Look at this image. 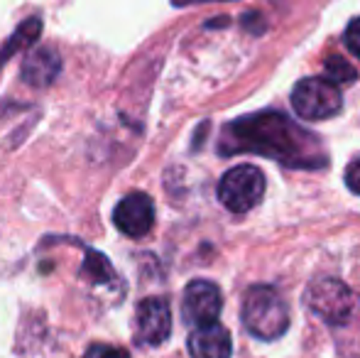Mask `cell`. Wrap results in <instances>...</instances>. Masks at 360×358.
Instances as JSON below:
<instances>
[{
  "instance_id": "5",
  "label": "cell",
  "mask_w": 360,
  "mask_h": 358,
  "mask_svg": "<svg viewBox=\"0 0 360 358\" xmlns=\"http://www.w3.org/2000/svg\"><path fill=\"white\" fill-rule=\"evenodd\" d=\"M292 106L304 120H326L341 113V91L328 79H302L292 91Z\"/></svg>"
},
{
  "instance_id": "15",
  "label": "cell",
  "mask_w": 360,
  "mask_h": 358,
  "mask_svg": "<svg viewBox=\"0 0 360 358\" xmlns=\"http://www.w3.org/2000/svg\"><path fill=\"white\" fill-rule=\"evenodd\" d=\"M343 42H346L348 52L360 59V18H356L346 27V32H343Z\"/></svg>"
},
{
  "instance_id": "7",
  "label": "cell",
  "mask_w": 360,
  "mask_h": 358,
  "mask_svg": "<svg viewBox=\"0 0 360 358\" xmlns=\"http://www.w3.org/2000/svg\"><path fill=\"white\" fill-rule=\"evenodd\" d=\"M223 309L221 290L209 280H194L186 285L184 300H181V314L191 326L216 324Z\"/></svg>"
},
{
  "instance_id": "13",
  "label": "cell",
  "mask_w": 360,
  "mask_h": 358,
  "mask_svg": "<svg viewBox=\"0 0 360 358\" xmlns=\"http://www.w3.org/2000/svg\"><path fill=\"white\" fill-rule=\"evenodd\" d=\"M358 72L348 62H343L341 57H331L326 62V79L333 84H351L356 82Z\"/></svg>"
},
{
  "instance_id": "16",
  "label": "cell",
  "mask_w": 360,
  "mask_h": 358,
  "mask_svg": "<svg viewBox=\"0 0 360 358\" xmlns=\"http://www.w3.org/2000/svg\"><path fill=\"white\" fill-rule=\"evenodd\" d=\"M346 184H348V189H351L353 194H360V158H356L351 165H348Z\"/></svg>"
},
{
  "instance_id": "12",
  "label": "cell",
  "mask_w": 360,
  "mask_h": 358,
  "mask_svg": "<svg viewBox=\"0 0 360 358\" xmlns=\"http://www.w3.org/2000/svg\"><path fill=\"white\" fill-rule=\"evenodd\" d=\"M86 253H89V258H86V265H84V275L86 277H91L94 282H110L115 277V272L113 268H110V263H108V258L105 255H101V253H96V250H89L86 248Z\"/></svg>"
},
{
  "instance_id": "9",
  "label": "cell",
  "mask_w": 360,
  "mask_h": 358,
  "mask_svg": "<svg viewBox=\"0 0 360 358\" xmlns=\"http://www.w3.org/2000/svg\"><path fill=\"white\" fill-rule=\"evenodd\" d=\"M189 354L191 358H231L233 351V341L228 334L226 326L216 324H206V326H196L189 336Z\"/></svg>"
},
{
  "instance_id": "2",
  "label": "cell",
  "mask_w": 360,
  "mask_h": 358,
  "mask_svg": "<svg viewBox=\"0 0 360 358\" xmlns=\"http://www.w3.org/2000/svg\"><path fill=\"white\" fill-rule=\"evenodd\" d=\"M243 326L262 341L280 339L289 326V312L280 292L270 285L248 287L240 307Z\"/></svg>"
},
{
  "instance_id": "1",
  "label": "cell",
  "mask_w": 360,
  "mask_h": 358,
  "mask_svg": "<svg viewBox=\"0 0 360 358\" xmlns=\"http://www.w3.org/2000/svg\"><path fill=\"white\" fill-rule=\"evenodd\" d=\"M265 155L289 167L319 170L328 165L321 138L280 110H260L228 123L218 138V155Z\"/></svg>"
},
{
  "instance_id": "6",
  "label": "cell",
  "mask_w": 360,
  "mask_h": 358,
  "mask_svg": "<svg viewBox=\"0 0 360 358\" xmlns=\"http://www.w3.org/2000/svg\"><path fill=\"white\" fill-rule=\"evenodd\" d=\"M172 334V309L165 297H147L135 309V339L143 346H160Z\"/></svg>"
},
{
  "instance_id": "10",
  "label": "cell",
  "mask_w": 360,
  "mask_h": 358,
  "mask_svg": "<svg viewBox=\"0 0 360 358\" xmlns=\"http://www.w3.org/2000/svg\"><path fill=\"white\" fill-rule=\"evenodd\" d=\"M59 72H62V57H59L54 49L42 47L25 59L22 69H20V77H22V82L30 84V87L42 89V87H49V84L59 77Z\"/></svg>"
},
{
  "instance_id": "14",
  "label": "cell",
  "mask_w": 360,
  "mask_h": 358,
  "mask_svg": "<svg viewBox=\"0 0 360 358\" xmlns=\"http://www.w3.org/2000/svg\"><path fill=\"white\" fill-rule=\"evenodd\" d=\"M84 358H130V354L125 349H118V346L94 344V346H89Z\"/></svg>"
},
{
  "instance_id": "3",
  "label": "cell",
  "mask_w": 360,
  "mask_h": 358,
  "mask_svg": "<svg viewBox=\"0 0 360 358\" xmlns=\"http://www.w3.org/2000/svg\"><path fill=\"white\" fill-rule=\"evenodd\" d=\"M304 305L331 326H346L360 314V297L336 277H316L309 282Z\"/></svg>"
},
{
  "instance_id": "11",
  "label": "cell",
  "mask_w": 360,
  "mask_h": 358,
  "mask_svg": "<svg viewBox=\"0 0 360 358\" xmlns=\"http://www.w3.org/2000/svg\"><path fill=\"white\" fill-rule=\"evenodd\" d=\"M39 34H42V20L39 18L25 20V23L10 34L8 42H3V47H0V67H3L10 57H15L20 49H27L32 42H37Z\"/></svg>"
},
{
  "instance_id": "8",
  "label": "cell",
  "mask_w": 360,
  "mask_h": 358,
  "mask_svg": "<svg viewBox=\"0 0 360 358\" xmlns=\"http://www.w3.org/2000/svg\"><path fill=\"white\" fill-rule=\"evenodd\" d=\"M113 221L120 234L130 236V238H143L155 226V204L143 191H133L115 206Z\"/></svg>"
},
{
  "instance_id": "4",
  "label": "cell",
  "mask_w": 360,
  "mask_h": 358,
  "mask_svg": "<svg viewBox=\"0 0 360 358\" xmlns=\"http://www.w3.org/2000/svg\"><path fill=\"white\" fill-rule=\"evenodd\" d=\"M265 194V174L255 165H238L218 181V199L233 214H248Z\"/></svg>"
}]
</instances>
